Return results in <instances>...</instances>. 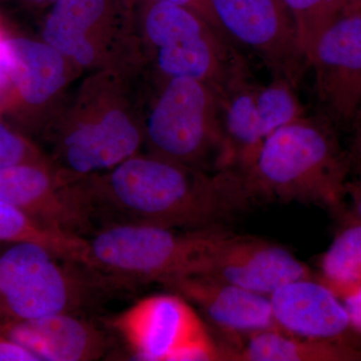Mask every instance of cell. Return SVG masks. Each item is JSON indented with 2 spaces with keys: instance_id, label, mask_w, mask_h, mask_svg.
<instances>
[{
  "instance_id": "1",
  "label": "cell",
  "mask_w": 361,
  "mask_h": 361,
  "mask_svg": "<svg viewBox=\"0 0 361 361\" xmlns=\"http://www.w3.org/2000/svg\"><path fill=\"white\" fill-rule=\"evenodd\" d=\"M82 183L97 230L118 224L219 227L257 202L237 169L204 172L142 152Z\"/></svg>"
},
{
  "instance_id": "2",
  "label": "cell",
  "mask_w": 361,
  "mask_h": 361,
  "mask_svg": "<svg viewBox=\"0 0 361 361\" xmlns=\"http://www.w3.org/2000/svg\"><path fill=\"white\" fill-rule=\"evenodd\" d=\"M89 75L39 128L45 159L71 180L106 172L144 148L142 68Z\"/></svg>"
},
{
  "instance_id": "3",
  "label": "cell",
  "mask_w": 361,
  "mask_h": 361,
  "mask_svg": "<svg viewBox=\"0 0 361 361\" xmlns=\"http://www.w3.org/2000/svg\"><path fill=\"white\" fill-rule=\"evenodd\" d=\"M257 201L314 204L338 211L348 197L349 154L322 116H301L273 132L237 169Z\"/></svg>"
},
{
  "instance_id": "4",
  "label": "cell",
  "mask_w": 361,
  "mask_h": 361,
  "mask_svg": "<svg viewBox=\"0 0 361 361\" xmlns=\"http://www.w3.org/2000/svg\"><path fill=\"white\" fill-rule=\"evenodd\" d=\"M135 16L149 75L201 80L220 94L253 77L241 49L192 9L171 2L135 0Z\"/></svg>"
},
{
  "instance_id": "5",
  "label": "cell",
  "mask_w": 361,
  "mask_h": 361,
  "mask_svg": "<svg viewBox=\"0 0 361 361\" xmlns=\"http://www.w3.org/2000/svg\"><path fill=\"white\" fill-rule=\"evenodd\" d=\"M148 80L142 94L147 153L204 172L231 168L220 92L193 78L149 75Z\"/></svg>"
},
{
  "instance_id": "6",
  "label": "cell",
  "mask_w": 361,
  "mask_h": 361,
  "mask_svg": "<svg viewBox=\"0 0 361 361\" xmlns=\"http://www.w3.org/2000/svg\"><path fill=\"white\" fill-rule=\"evenodd\" d=\"M224 226L174 229L148 225H109L87 239L84 264L111 288L196 274Z\"/></svg>"
},
{
  "instance_id": "7",
  "label": "cell",
  "mask_w": 361,
  "mask_h": 361,
  "mask_svg": "<svg viewBox=\"0 0 361 361\" xmlns=\"http://www.w3.org/2000/svg\"><path fill=\"white\" fill-rule=\"evenodd\" d=\"M111 290L87 266L44 244L13 242L0 250V318L87 314Z\"/></svg>"
},
{
  "instance_id": "8",
  "label": "cell",
  "mask_w": 361,
  "mask_h": 361,
  "mask_svg": "<svg viewBox=\"0 0 361 361\" xmlns=\"http://www.w3.org/2000/svg\"><path fill=\"white\" fill-rule=\"evenodd\" d=\"M42 37L80 71L144 63L135 0H59L45 16Z\"/></svg>"
},
{
  "instance_id": "9",
  "label": "cell",
  "mask_w": 361,
  "mask_h": 361,
  "mask_svg": "<svg viewBox=\"0 0 361 361\" xmlns=\"http://www.w3.org/2000/svg\"><path fill=\"white\" fill-rule=\"evenodd\" d=\"M108 326L125 342L137 360H224L189 301L179 294H157L142 299L116 316Z\"/></svg>"
},
{
  "instance_id": "10",
  "label": "cell",
  "mask_w": 361,
  "mask_h": 361,
  "mask_svg": "<svg viewBox=\"0 0 361 361\" xmlns=\"http://www.w3.org/2000/svg\"><path fill=\"white\" fill-rule=\"evenodd\" d=\"M210 4L233 44L255 56L272 78L287 80L299 90L310 66L283 0H210Z\"/></svg>"
},
{
  "instance_id": "11",
  "label": "cell",
  "mask_w": 361,
  "mask_h": 361,
  "mask_svg": "<svg viewBox=\"0 0 361 361\" xmlns=\"http://www.w3.org/2000/svg\"><path fill=\"white\" fill-rule=\"evenodd\" d=\"M0 198L49 231L85 240L97 231L82 180L66 179L47 159L0 169Z\"/></svg>"
},
{
  "instance_id": "12",
  "label": "cell",
  "mask_w": 361,
  "mask_h": 361,
  "mask_svg": "<svg viewBox=\"0 0 361 361\" xmlns=\"http://www.w3.org/2000/svg\"><path fill=\"white\" fill-rule=\"evenodd\" d=\"M316 115L351 130L361 111V11L344 14L316 42L310 59Z\"/></svg>"
},
{
  "instance_id": "13",
  "label": "cell",
  "mask_w": 361,
  "mask_h": 361,
  "mask_svg": "<svg viewBox=\"0 0 361 361\" xmlns=\"http://www.w3.org/2000/svg\"><path fill=\"white\" fill-rule=\"evenodd\" d=\"M197 274L209 275L268 297L294 280L313 278L310 268L284 247L226 230Z\"/></svg>"
},
{
  "instance_id": "14",
  "label": "cell",
  "mask_w": 361,
  "mask_h": 361,
  "mask_svg": "<svg viewBox=\"0 0 361 361\" xmlns=\"http://www.w3.org/2000/svg\"><path fill=\"white\" fill-rule=\"evenodd\" d=\"M161 285L196 305L230 344L255 332L278 329L268 296L204 274L173 278Z\"/></svg>"
},
{
  "instance_id": "15",
  "label": "cell",
  "mask_w": 361,
  "mask_h": 361,
  "mask_svg": "<svg viewBox=\"0 0 361 361\" xmlns=\"http://www.w3.org/2000/svg\"><path fill=\"white\" fill-rule=\"evenodd\" d=\"M0 332L39 361L97 360L114 339L87 314L59 313L35 319L0 318Z\"/></svg>"
},
{
  "instance_id": "16",
  "label": "cell",
  "mask_w": 361,
  "mask_h": 361,
  "mask_svg": "<svg viewBox=\"0 0 361 361\" xmlns=\"http://www.w3.org/2000/svg\"><path fill=\"white\" fill-rule=\"evenodd\" d=\"M269 300L277 329L293 336L336 341L350 327L341 299L313 278L284 284Z\"/></svg>"
},
{
  "instance_id": "17",
  "label": "cell",
  "mask_w": 361,
  "mask_h": 361,
  "mask_svg": "<svg viewBox=\"0 0 361 361\" xmlns=\"http://www.w3.org/2000/svg\"><path fill=\"white\" fill-rule=\"evenodd\" d=\"M6 44L14 92L11 111L44 110L56 104L73 68L68 59L44 40L7 37Z\"/></svg>"
},
{
  "instance_id": "18",
  "label": "cell",
  "mask_w": 361,
  "mask_h": 361,
  "mask_svg": "<svg viewBox=\"0 0 361 361\" xmlns=\"http://www.w3.org/2000/svg\"><path fill=\"white\" fill-rule=\"evenodd\" d=\"M224 360L233 361H355L361 351L327 339L293 336L283 330L255 332L223 345Z\"/></svg>"
},
{
  "instance_id": "19",
  "label": "cell",
  "mask_w": 361,
  "mask_h": 361,
  "mask_svg": "<svg viewBox=\"0 0 361 361\" xmlns=\"http://www.w3.org/2000/svg\"><path fill=\"white\" fill-rule=\"evenodd\" d=\"M32 241L84 264L87 240L71 238L44 229L11 203L0 198V244Z\"/></svg>"
},
{
  "instance_id": "20",
  "label": "cell",
  "mask_w": 361,
  "mask_h": 361,
  "mask_svg": "<svg viewBox=\"0 0 361 361\" xmlns=\"http://www.w3.org/2000/svg\"><path fill=\"white\" fill-rule=\"evenodd\" d=\"M320 281L334 292L361 285V223L355 221L339 232L322 259Z\"/></svg>"
},
{
  "instance_id": "21",
  "label": "cell",
  "mask_w": 361,
  "mask_h": 361,
  "mask_svg": "<svg viewBox=\"0 0 361 361\" xmlns=\"http://www.w3.org/2000/svg\"><path fill=\"white\" fill-rule=\"evenodd\" d=\"M295 23L299 40L310 66L316 42L325 30L349 13L348 0H283Z\"/></svg>"
},
{
  "instance_id": "22",
  "label": "cell",
  "mask_w": 361,
  "mask_h": 361,
  "mask_svg": "<svg viewBox=\"0 0 361 361\" xmlns=\"http://www.w3.org/2000/svg\"><path fill=\"white\" fill-rule=\"evenodd\" d=\"M45 159L39 147L0 116V169Z\"/></svg>"
},
{
  "instance_id": "23",
  "label": "cell",
  "mask_w": 361,
  "mask_h": 361,
  "mask_svg": "<svg viewBox=\"0 0 361 361\" xmlns=\"http://www.w3.org/2000/svg\"><path fill=\"white\" fill-rule=\"evenodd\" d=\"M6 39L7 37L0 42V114L13 110L14 102L13 85L9 75Z\"/></svg>"
},
{
  "instance_id": "24",
  "label": "cell",
  "mask_w": 361,
  "mask_h": 361,
  "mask_svg": "<svg viewBox=\"0 0 361 361\" xmlns=\"http://www.w3.org/2000/svg\"><path fill=\"white\" fill-rule=\"evenodd\" d=\"M336 296L348 312L350 327L361 334V285L339 292Z\"/></svg>"
},
{
  "instance_id": "25",
  "label": "cell",
  "mask_w": 361,
  "mask_h": 361,
  "mask_svg": "<svg viewBox=\"0 0 361 361\" xmlns=\"http://www.w3.org/2000/svg\"><path fill=\"white\" fill-rule=\"evenodd\" d=\"M155 1L171 2V4H179V6H186L188 8L192 9L195 13L201 16L209 25L213 26L222 37L230 40L224 30H223L217 16L214 13L210 0H155ZM230 42H231V40H230Z\"/></svg>"
},
{
  "instance_id": "26",
  "label": "cell",
  "mask_w": 361,
  "mask_h": 361,
  "mask_svg": "<svg viewBox=\"0 0 361 361\" xmlns=\"http://www.w3.org/2000/svg\"><path fill=\"white\" fill-rule=\"evenodd\" d=\"M0 361H39L37 356L0 332Z\"/></svg>"
},
{
  "instance_id": "27",
  "label": "cell",
  "mask_w": 361,
  "mask_h": 361,
  "mask_svg": "<svg viewBox=\"0 0 361 361\" xmlns=\"http://www.w3.org/2000/svg\"><path fill=\"white\" fill-rule=\"evenodd\" d=\"M350 130L353 133V144L348 151L350 172H355V180L361 182V113L358 114Z\"/></svg>"
},
{
  "instance_id": "28",
  "label": "cell",
  "mask_w": 361,
  "mask_h": 361,
  "mask_svg": "<svg viewBox=\"0 0 361 361\" xmlns=\"http://www.w3.org/2000/svg\"><path fill=\"white\" fill-rule=\"evenodd\" d=\"M348 196L353 204V215L357 222L361 223V182L353 180L348 183Z\"/></svg>"
},
{
  "instance_id": "29",
  "label": "cell",
  "mask_w": 361,
  "mask_h": 361,
  "mask_svg": "<svg viewBox=\"0 0 361 361\" xmlns=\"http://www.w3.org/2000/svg\"><path fill=\"white\" fill-rule=\"evenodd\" d=\"M23 1L27 2V4H33V6H51L54 4L59 1V0H23Z\"/></svg>"
},
{
  "instance_id": "30",
  "label": "cell",
  "mask_w": 361,
  "mask_h": 361,
  "mask_svg": "<svg viewBox=\"0 0 361 361\" xmlns=\"http://www.w3.org/2000/svg\"><path fill=\"white\" fill-rule=\"evenodd\" d=\"M349 13L361 11V0H348Z\"/></svg>"
},
{
  "instance_id": "31",
  "label": "cell",
  "mask_w": 361,
  "mask_h": 361,
  "mask_svg": "<svg viewBox=\"0 0 361 361\" xmlns=\"http://www.w3.org/2000/svg\"><path fill=\"white\" fill-rule=\"evenodd\" d=\"M6 37L7 35H4V27H2L1 23H0V40L6 39Z\"/></svg>"
},
{
  "instance_id": "32",
  "label": "cell",
  "mask_w": 361,
  "mask_h": 361,
  "mask_svg": "<svg viewBox=\"0 0 361 361\" xmlns=\"http://www.w3.org/2000/svg\"><path fill=\"white\" fill-rule=\"evenodd\" d=\"M360 113H361V111H360Z\"/></svg>"
}]
</instances>
